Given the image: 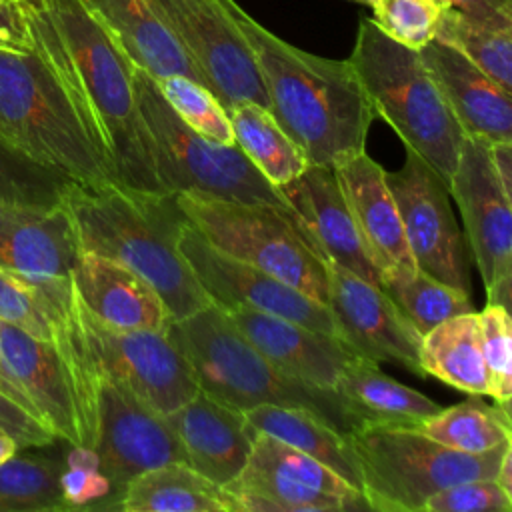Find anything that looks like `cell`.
<instances>
[{"mask_svg": "<svg viewBox=\"0 0 512 512\" xmlns=\"http://www.w3.org/2000/svg\"><path fill=\"white\" fill-rule=\"evenodd\" d=\"M132 82L148 150L164 194L270 204L292 212L280 190L252 166L236 144H218L184 124L164 100L156 78L134 66Z\"/></svg>", "mask_w": 512, "mask_h": 512, "instance_id": "cell-7", "label": "cell"}, {"mask_svg": "<svg viewBox=\"0 0 512 512\" xmlns=\"http://www.w3.org/2000/svg\"><path fill=\"white\" fill-rule=\"evenodd\" d=\"M0 136L82 186L116 182L36 42L24 52L0 48Z\"/></svg>", "mask_w": 512, "mask_h": 512, "instance_id": "cell-5", "label": "cell"}, {"mask_svg": "<svg viewBox=\"0 0 512 512\" xmlns=\"http://www.w3.org/2000/svg\"><path fill=\"white\" fill-rule=\"evenodd\" d=\"M166 334L190 362L200 390L232 408H304L344 436L362 424L332 388L298 380L262 356L216 304L174 320Z\"/></svg>", "mask_w": 512, "mask_h": 512, "instance_id": "cell-4", "label": "cell"}, {"mask_svg": "<svg viewBox=\"0 0 512 512\" xmlns=\"http://www.w3.org/2000/svg\"><path fill=\"white\" fill-rule=\"evenodd\" d=\"M488 154L504 192L512 196V142H490Z\"/></svg>", "mask_w": 512, "mask_h": 512, "instance_id": "cell-44", "label": "cell"}, {"mask_svg": "<svg viewBox=\"0 0 512 512\" xmlns=\"http://www.w3.org/2000/svg\"><path fill=\"white\" fill-rule=\"evenodd\" d=\"M380 286L420 334H426L430 328L452 316L472 312L468 292L458 290L416 266L382 274Z\"/></svg>", "mask_w": 512, "mask_h": 512, "instance_id": "cell-35", "label": "cell"}, {"mask_svg": "<svg viewBox=\"0 0 512 512\" xmlns=\"http://www.w3.org/2000/svg\"><path fill=\"white\" fill-rule=\"evenodd\" d=\"M0 348L16 382L50 430L72 448L88 450L74 386L54 344L0 320Z\"/></svg>", "mask_w": 512, "mask_h": 512, "instance_id": "cell-22", "label": "cell"}, {"mask_svg": "<svg viewBox=\"0 0 512 512\" xmlns=\"http://www.w3.org/2000/svg\"><path fill=\"white\" fill-rule=\"evenodd\" d=\"M16 2H22V0H16Z\"/></svg>", "mask_w": 512, "mask_h": 512, "instance_id": "cell-50", "label": "cell"}, {"mask_svg": "<svg viewBox=\"0 0 512 512\" xmlns=\"http://www.w3.org/2000/svg\"><path fill=\"white\" fill-rule=\"evenodd\" d=\"M34 44L32 30L24 2L0 0V48L2 50H30Z\"/></svg>", "mask_w": 512, "mask_h": 512, "instance_id": "cell-43", "label": "cell"}, {"mask_svg": "<svg viewBox=\"0 0 512 512\" xmlns=\"http://www.w3.org/2000/svg\"><path fill=\"white\" fill-rule=\"evenodd\" d=\"M186 220L218 250L328 306V264L292 212L196 194H174Z\"/></svg>", "mask_w": 512, "mask_h": 512, "instance_id": "cell-9", "label": "cell"}, {"mask_svg": "<svg viewBox=\"0 0 512 512\" xmlns=\"http://www.w3.org/2000/svg\"><path fill=\"white\" fill-rule=\"evenodd\" d=\"M84 8L112 34L130 62L152 78H202L172 32L156 0H80Z\"/></svg>", "mask_w": 512, "mask_h": 512, "instance_id": "cell-26", "label": "cell"}, {"mask_svg": "<svg viewBox=\"0 0 512 512\" xmlns=\"http://www.w3.org/2000/svg\"><path fill=\"white\" fill-rule=\"evenodd\" d=\"M0 320L28 332L34 338L50 340L52 328L38 290L28 276L0 266Z\"/></svg>", "mask_w": 512, "mask_h": 512, "instance_id": "cell-40", "label": "cell"}, {"mask_svg": "<svg viewBox=\"0 0 512 512\" xmlns=\"http://www.w3.org/2000/svg\"><path fill=\"white\" fill-rule=\"evenodd\" d=\"M202 84L228 110L238 102L268 108L252 48L224 0H156Z\"/></svg>", "mask_w": 512, "mask_h": 512, "instance_id": "cell-13", "label": "cell"}, {"mask_svg": "<svg viewBox=\"0 0 512 512\" xmlns=\"http://www.w3.org/2000/svg\"><path fill=\"white\" fill-rule=\"evenodd\" d=\"M186 464L218 486H226L244 468L256 430L246 414L204 390L166 414Z\"/></svg>", "mask_w": 512, "mask_h": 512, "instance_id": "cell-21", "label": "cell"}, {"mask_svg": "<svg viewBox=\"0 0 512 512\" xmlns=\"http://www.w3.org/2000/svg\"><path fill=\"white\" fill-rule=\"evenodd\" d=\"M78 308L98 374L124 386L148 408L166 416L200 390L190 362L166 332L116 330L98 322L80 298Z\"/></svg>", "mask_w": 512, "mask_h": 512, "instance_id": "cell-11", "label": "cell"}, {"mask_svg": "<svg viewBox=\"0 0 512 512\" xmlns=\"http://www.w3.org/2000/svg\"><path fill=\"white\" fill-rule=\"evenodd\" d=\"M92 452L96 468L110 488L112 500L106 508H112L122 488L138 474L168 462H186L166 416L104 374H98Z\"/></svg>", "mask_w": 512, "mask_h": 512, "instance_id": "cell-15", "label": "cell"}, {"mask_svg": "<svg viewBox=\"0 0 512 512\" xmlns=\"http://www.w3.org/2000/svg\"><path fill=\"white\" fill-rule=\"evenodd\" d=\"M240 334L286 374L320 388H332L356 354L336 336L248 306L224 310Z\"/></svg>", "mask_w": 512, "mask_h": 512, "instance_id": "cell-20", "label": "cell"}, {"mask_svg": "<svg viewBox=\"0 0 512 512\" xmlns=\"http://www.w3.org/2000/svg\"><path fill=\"white\" fill-rule=\"evenodd\" d=\"M420 366L424 376L430 374L460 392L488 396L478 312L452 316L422 334Z\"/></svg>", "mask_w": 512, "mask_h": 512, "instance_id": "cell-29", "label": "cell"}, {"mask_svg": "<svg viewBox=\"0 0 512 512\" xmlns=\"http://www.w3.org/2000/svg\"><path fill=\"white\" fill-rule=\"evenodd\" d=\"M418 54L466 136L512 142V92L436 38Z\"/></svg>", "mask_w": 512, "mask_h": 512, "instance_id": "cell-23", "label": "cell"}, {"mask_svg": "<svg viewBox=\"0 0 512 512\" xmlns=\"http://www.w3.org/2000/svg\"><path fill=\"white\" fill-rule=\"evenodd\" d=\"M0 430L8 434L20 450L50 446L58 436L32 414L24 404L16 402L12 396L0 390Z\"/></svg>", "mask_w": 512, "mask_h": 512, "instance_id": "cell-42", "label": "cell"}, {"mask_svg": "<svg viewBox=\"0 0 512 512\" xmlns=\"http://www.w3.org/2000/svg\"><path fill=\"white\" fill-rule=\"evenodd\" d=\"M350 2H356V4H364V6H368V4H370V0H350Z\"/></svg>", "mask_w": 512, "mask_h": 512, "instance_id": "cell-49", "label": "cell"}, {"mask_svg": "<svg viewBox=\"0 0 512 512\" xmlns=\"http://www.w3.org/2000/svg\"><path fill=\"white\" fill-rule=\"evenodd\" d=\"M348 62L374 112L446 182L450 180L464 130L424 68L418 50L388 38L362 18Z\"/></svg>", "mask_w": 512, "mask_h": 512, "instance_id": "cell-6", "label": "cell"}, {"mask_svg": "<svg viewBox=\"0 0 512 512\" xmlns=\"http://www.w3.org/2000/svg\"><path fill=\"white\" fill-rule=\"evenodd\" d=\"M178 248L212 304L222 310L248 306L338 338L336 322L326 304L274 274L214 248L188 220L180 230Z\"/></svg>", "mask_w": 512, "mask_h": 512, "instance_id": "cell-16", "label": "cell"}, {"mask_svg": "<svg viewBox=\"0 0 512 512\" xmlns=\"http://www.w3.org/2000/svg\"><path fill=\"white\" fill-rule=\"evenodd\" d=\"M480 340L488 370V396L496 404L510 408L512 398V318L510 310L498 304H486L478 312Z\"/></svg>", "mask_w": 512, "mask_h": 512, "instance_id": "cell-39", "label": "cell"}, {"mask_svg": "<svg viewBox=\"0 0 512 512\" xmlns=\"http://www.w3.org/2000/svg\"><path fill=\"white\" fill-rule=\"evenodd\" d=\"M256 432L270 434L340 474L350 486L362 492L356 456L344 434L304 408L262 404L244 412Z\"/></svg>", "mask_w": 512, "mask_h": 512, "instance_id": "cell-30", "label": "cell"}, {"mask_svg": "<svg viewBox=\"0 0 512 512\" xmlns=\"http://www.w3.org/2000/svg\"><path fill=\"white\" fill-rule=\"evenodd\" d=\"M488 144L482 138L464 136L448 190L460 208L466 240L480 270L488 304L510 310L512 196L504 192L492 168Z\"/></svg>", "mask_w": 512, "mask_h": 512, "instance_id": "cell-12", "label": "cell"}, {"mask_svg": "<svg viewBox=\"0 0 512 512\" xmlns=\"http://www.w3.org/2000/svg\"><path fill=\"white\" fill-rule=\"evenodd\" d=\"M414 428L438 444L466 454H482L512 440L510 408L478 398L440 408Z\"/></svg>", "mask_w": 512, "mask_h": 512, "instance_id": "cell-33", "label": "cell"}, {"mask_svg": "<svg viewBox=\"0 0 512 512\" xmlns=\"http://www.w3.org/2000/svg\"><path fill=\"white\" fill-rule=\"evenodd\" d=\"M434 38L512 92V12L470 14L444 6Z\"/></svg>", "mask_w": 512, "mask_h": 512, "instance_id": "cell-31", "label": "cell"}, {"mask_svg": "<svg viewBox=\"0 0 512 512\" xmlns=\"http://www.w3.org/2000/svg\"><path fill=\"white\" fill-rule=\"evenodd\" d=\"M62 462L16 450L0 464V512L70 510Z\"/></svg>", "mask_w": 512, "mask_h": 512, "instance_id": "cell-34", "label": "cell"}, {"mask_svg": "<svg viewBox=\"0 0 512 512\" xmlns=\"http://www.w3.org/2000/svg\"><path fill=\"white\" fill-rule=\"evenodd\" d=\"M334 392L360 422L416 426L442 408L418 390L390 378L378 368V362L364 356H356L344 366Z\"/></svg>", "mask_w": 512, "mask_h": 512, "instance_id": "cell-28", "label": "cell"}, {"mask_svg": "<svg viewBox=\"0 0 512 512\" xmlns=\"http://www.w3.org/2000/svg\"><path fill=\"white\" fill-rule=\"evenodd\" d=\"M234 144L276 188L296 178L308 160L298 144L280 128L266 106L238 102L228 108Z\"/></svg>", "mask_w": 512, "mask_h": 512, "instance_id": "cell-32", "label": "cell"}, {"mask_svg": "<svg viewBox=\"0 0 512 512\" xmlns=\"http://www.w3.org/2000/svg\"><path fill=\"white\" fill-rule=\"evenodd\" d=\"M110 510L124 512H238L224 486L186 462H168L132 478Z\"/></svg>", "mask_w": 512, "mask_h": 512, "instance_id": "cell-27", "label": "cell"}, {"mask_svg": "<svg viewBox=\"0 0 512 512\" xmlns=\"http://www.w3.org/2000/svg\"><path fill=\"white\" fill-rule=\"evenodd\" d=\"M82 252L114 260L140 274L164 300L174 320L212 304L178 236L186 222L174 194H148L118 182L74 184L66 194Z\"/></svg>", "mask_w": 512, "mask_h": 512, "instance_id": "cell-3", "label": "cell"}, {"mask_svg": "<svg viewBox=\"0 0 512 512\" xmlns=\"http://www.w3.org/2000/svg\"><path fill=\"white\" fill-rule=\"evenodd\" d=\"M372 22L392 40L420 50L436 36L442 16L438 0H370Z\"/></svg>", "mask_w": 512, "mask_h": 512, "instance_id": "cell-38", "label": "cell"}, {"mask_svg": "<svg viewBox=\"0 0 512 512\" xmlns=\"http://www.w3.org/2000/svg\"><path fill=\"white\" fill-rule=\"evenodd\" d=\"M256 58L268 110L308 164L334 166L364 152L374 112L346 60L300 50L224 0Z\"/></svg>", "mask_w": 512, "mask_h": 512, "instance_id": "cell-2", "label": "cell"}, {"mask_svg": "<svg viewBox=\"0 0 512 512\" xmlns=\"http://www.w3.org/2000/svg\"><path fill=\"white\" fill-rule=\"evenodd\" d=\"M78 184L66 174L36 162L0 136V200L54 206Z\"/></svg>", "mask_w": 512, "mask_h": 512, "instance_id": "cell-36", "label": "cell"}, {"mask_svg": "<svg viewBox=\"0 0 512 512\" xmlns=\"http://www.w3.org/2000/svg\"><path fill=\"white\" fill-rule=\"evenodd\" d=\"M70 278L82 306L110 328L166 332L174 322L160 294L114 260L82 252Z\"/></svg>", "mask_w": 512, "mask_h": 512, "instance_id": "cell-24", "label": "cell"}, {"mask_svg": "<svg viewBox=\"0 0 512 512\" xmlns=\"http://www.w3.org/2000/svg\"><path fill=\"white\" fill-rule=\"evenodd\" d=\"M278 190L326 264L380 286V272L362 242L332 166L308 164Z\"/></svg>", "mask_w": 512, "mask_h": 512, "instance_id": "cell-18", "label": "cell"}, {"mask_svg": "<svg viewBox=\"0 0 512 512\" xmlns=\"http://www.w3.org/2000/svg\"><path fill=\"white\" fill-rule=\"evenodd\" d=\"M384 178L416 268L470 294L464 236L450 206L448 182L408 148L404 164L384 170Z\"/></svg>", "mask_w": 512, "mask_h": 512, "instance_id": "cell-14", "label": "cell"}, {"mask_svg": "<svg viewBox=\"0 0 512 512\" xmlns=\"http://www.w3.org/2000/svg\"><path fill=\"white\" fill-rule=\"evenodd\" d=\"M346 204L352 212L362 242L380 276L400 268H414L394 196L386 184L384 168L366 150L334 166Z\"/></svg>", "mask_w": 512, "mask_h": 512, "instance_id": "cell-25", "label": "cell"}, {"mask_svg": "<svg viewBox=\"0 0 512 512\" xmlns=\"http://www.w3.org/2000/svg\"><path fill=\"white\" fill-rule=\"evenodd\" d=\"M156 82L170 108L194 132L218 144H234L228 110L204 84L180 74L166 76Z\"/></svg>", "mask_w": 512, "mask_h": 512, "instance_id": "cell-37", "label": "cell"}, {"mask_svg": "<svg viewBox=\"0 0 512 512\" xmlns=\"http://www.w3.org/2000/svg\"><path fill=\"white\" fill-rule=\"evenodd\" d=\"M238 512L368 510L360 490L302 450L256 432L250 456L224 486Z\"/></svg>", "mask_w": 512, "mask_h": 512, "instance_id": "cell-10", "label": "cell"}, {"mask_svg": "<svg viewBox=\"0 0 512 512\" xmlns=\"http://www.w3.org/2000/svg\"><path fill=\"white\" fill-rule=\"evenodd\" d=\"M512 494L494 478L458 482L432 494L422 512H510Z\"/></svg>", "mask_w": 512, "mask_h": 512, "instance_id": "cell-41", "label": "cell"}, {"mask_svg": "<svg viewBox=\"0 0 512 512\" xmlns=\"http://www.w3.org/2000/svg\"><path fill=\"white\" fill-rule=\"evenodd\" d=\"M0 390H2V392H6L8 396H12L16 402L24 404L32 414H36V416L42 420L40 412L34 408V404L28 400V396L24 394V390L20 388V384L16 382L14 374L10 372V368H8V364H6L4 356H2V348H0ZM42 422H44V420H42ZM48 428H50V426H48Z\"/></svg>", "mask_w": 512, "mask_h": 512, "instance_id": "cell-46", "label": "cell"}, {"mask_svg": "<svg viewBox=\"0 0 512 512\" xmlns=\"http://www.w3.org/2000/svg\"><path fill=\"white\" fill-rule=\"evenodd\" d=\"M328 308L338 338L356 354L374 362H396L424 376L420 366L422 334L382 286L328 264Z\"/></svg>", "mask_w": 512, "mask_h": 512, "instance_id": "cell-17", "label": "cell"}, {"mask_svg": "<svg viewBox=\"0 0 512 512\" xmlns=\"http://www.w3.org/2000/svg\"><path fill=\"white\" fill-rule=\"evenodd\" d=\"M16 450H20L18 444H16L8 434H4V432L0 430V464H2L4 460H8Z\"/></svg>", "mask_w": 512, "mask_h": 512, "instance_id": "cell-48", "label": "cell"}, {"mask_svg": "<svg viewBox=\"0 0 512 512\" xmlns=\"http://www.w3.org/2000/svg\"><path fill=\"white\" fill-rule=\"evenodd\" d=\"M66 202L54 206L0 200V266L28 278H70L80 258Z\"/></svg>", "mask_w": 512, "mask_h": 512, "instance_id": "cell-19", "label": "cell"}, {"mask_svg": "<svg viewBox=\"0 0 512 512\" xmlns=\"http://www.w3.org/2000/svg\"><path fill=\"white\" fill-rule=\"evenodd\" d=\"M368 510L422 512L424 502L458 482L494 478L512 440L466 454L424 436L414 426L362 422L348 436Z\"/></svg>", "mask_w": 512, "mask_h": 512, "instance_id": "cell-8", "label": "cell"}, {"mask_svg": "<svg viewBox=\"0 0 512 512\" xmlns=\"http://www.w3.org/2000/svg\"><path fill=\"white\" fill-rule=\"evenodd\" d=\"M446 8H456L470 14L512 12V0H438Z\"/></svg>", "mask_w": 512, "mask_h": 512, "instance_id": "cell-45", "label": "cell"}, {"mask_svg": "<svg viewBox=\"0 0 512 512\" xmlns=\"http://www.w3.org/2000/svg\"><path fill=\"white\" fill-rule=\"evenodd\" d=\"M32 38L60 74L74 108L118 184L164 194L138 112L134 64L80 0H22Z\"/></svg>", "mask_w": 512, "mask_h": 512, "instance_id": "cell-1", "label": "cell"}, {"mask_svg": "<svg viewBox=\"0 0 512 512\" xmlns=\"http://www.w3.org/2000/svg\"><path fill=\"white\" fill-rule=\"evenodd\" d=\"M510 468H512V446L504 452L502 460H500V468L494 476V480L508 492L512 494V474H510Z\"/></svg>", "mask_w": 512, "mask_h": 512, "instance_id": "cell-47", "label": "cell"}]
</instances>
